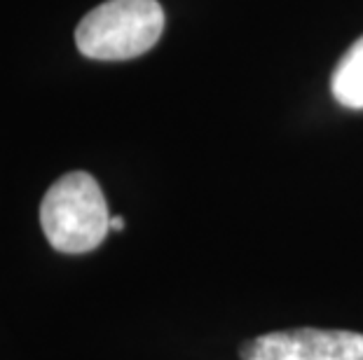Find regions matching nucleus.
Segmentation results:
<instances>
[{
    "mask_svg": "<svg viewBox=\"0 0 363 360\" xmlns=\"http://www.w3.org/2000/svg\"><path fill=\"white\" fill-rule=\"evenodd\" d=\"M40 225L59 252L80 255L101 246L111 232V213L94 175L84 171L61 175L40 204Z\"/></svg>",
    "mask_w": 363,
    "mask_h": 360,
    "instance_id": "1",
    "label": "nucleus"
},
{
    "mask_svg": "<svg viewBox=\"0 0 363 360\" xmlns=\"http://www.w3.org/2000/svg\"><path fill=\"white\" fill-rule=\"evenodd\" d=\"M164 30L157 0H106L75 28L80 54L96 61H127L152 50Z\"/></svg>",
    "mask_w": 363,
    "mask_h": 360,
    "instance_id": "2",
    "label": "nucleus"
},
{
    "mask_svg": "<svg viewBox=\"0 0 363 360\" xmlns=\"http://www.w3.org/2000/svg\"><path fill=\"white\" fill-rule=\"evenodd\" d=\"M239 354L242 360H363V335L298 327L249 339Z\"/></svg>",
    "mask_w": 363,
    "mask_h": 360,
    "instance_id": "3",
    "label": "nucleus"
},
{
    "mask_svg": "<svg viewBox=\"0 0 363 360\" xmlns=\"http://www.w3.org/2000/svg\"><path fill=\"white\" fill-rule=\"evenodd\" d=\"M330 91L335 101L350 110H363V35L337 61Z\"/></svg>",
    "mask_w": 363,
    "mask_h": 360,
    "instance_id": "4",
    "label": "nucleus"
},
{
    "mask_svg": "<svg viewBox=\"0 0 363 360\" xmlns=\"http://www.w3.org/2000/svg\"><path fill=\"white\" fill-rule=\"evenodd\" d=\"M111 229L113 232H122V229H125V218H120V216L111 218Z\"/></svg>",
    "mask_w": 363,
    "mask_h": 360,
    "instance_id": "5",
    "label": "nucleus"
}]
</instances>
